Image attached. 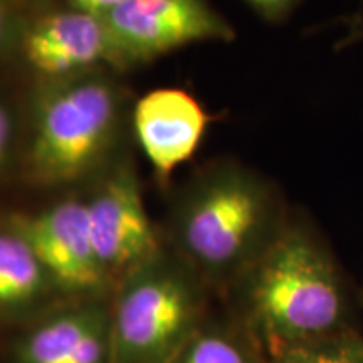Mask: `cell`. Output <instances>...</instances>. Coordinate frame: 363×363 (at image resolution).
<instances>
[{"label": "cell", "mask_w": 363, "mask_h": 363, "mask_svg": "<svg viewBox=\"0 0 363 363\" xmlns=\"http://www.w3.org/2000/svg\"><path fill=\"white\" fill-rule=\"evenodd\" d=\"M229 294L233 315L267 355L291 345L363 331L360 291L305 212L291 211Z\"/></svg>", "instance_id": "1"}, {"label": "cell", "mask_w": 363, "mask_h": 363, "mask_svg": "<svg viewBox=\"0 0 363 363\" xmlns=\"http://www.w3.org/2000/svg\"><path fill=\"white\" fill-rule=\"evenodd\" d=\"M293 208L274 182L235 160H217L187 184L175 240L187 264L229 291L279 234Z\"/></svg>", "instance_id": "2"}, {"label": "cell", "mask_w": 363, "mask_h": 363, "mask_svg": "<svg viewBox=\"0 0 363 363\" xmlns=\"http://www.w3.org/2000/svg\"><path fill=\"white\" fill-rule=\"evenodd\" d=\"M120 121V89L101 69L48 81L33 115V179L49 189L86 179L110 155Z\"/></svg>", "instance_id": "3"}, {"label": "cell", "mask_w": 363, "mask_h": 363, "mask_svg": "<svg viewBox=\"0 0 363 363\" xmlns=\"http://www.w3.org/2000/svg\"><path fill=\"white\" fill-rule=\"evenodd\" d=\"M110 311L113 363H170L206 323L203 279L160 252L121 281Z\"/></svg>", "instance_id": "4"}, {"label": "cell", "mask_w": 363, "mask_h": 363, "mask_svg": "<svg viewBox=\"0 0 363 363\" xmlns=\"http://www.w3.org/2000/svg\"><path fill=\"white\" fill-rule=\"evenodd\" d=\"M121 69L201 43H233L234 27L207 0H126L104 17Z\"/></svg>", "instance_id": "5"}, {"label": "cell", "mask_w": 363, "mask_h": 363, "mask_svg": "<svg viewBox=\"0 0 363 363\" xmlns=\"http://www.w3.org/2000/svg\"><path fill=\"white\" fill-rule=\"evenodd\" d=\"M84 203L94 252L110 283L123 281L162 252L130 160L113 167Z\"/></svg>", "instance_id": "6"}, {"label": "cell", "mask_w": 363, "mask_h": 363, "mask_svg": "<svg viewBox=\"0 0 363 363\" xmlns=\"http://www.w3.org/2000/svg\"><path fill=\"white\" fill-rule=\"evenodd\" d=\"M9 229L33 247L59 293L94 299L110 284L94 252L81 199L59 201L33 216L12 217Z\"/></svg>", "instance_id": "7"}, {"label": "cell", "mask_w": 363, "mask_h": 363, "mask_svg": "<svg viewBox=\"0 0 363 363\" xmlns=\"http://www.w3.org/2000/svg\"><path fill=\"white\" fill-rule=\"evenodd\" d=\"M27 62L48 81L99 71L101 66L121 69L120 57L103 17L71 9L49 13L27 30Z\"/></svg>", "instance_id": "8"}, {"label": "cell", "mask_w": 363, "mask_h": 363, "mask_svg": "<svg viewBox=\"0 0 363 363\" xmlns=\"http://www.w3.org/2000/svg\"><path fill=\"white\" fill-rule=\"evenodd\" d=\"M208 121L202 104L179 88L153 89L136 101V140L162 184L197 152Z\"/></svg>", "instance_id": "9"}, {"label": "cell", "mask_w": 363, "mask_h": 363, "mask_svg": "<svg viewBox=\"0 0 363 363\" xmlns=\"http://www.w3.org/2000/svg\"><path fill=\"white\" fill-rule=\"evenodd\" d=\"M59 293L26 239L0 230V313L26 315Z\"/></svg>", "instance_id": "10"}, {"label": "cell", "mask_w": 363, "mask_h": 363, "mask_svg": "<svg viewBox=\"0 0 363 363\" xmlns=\"http://www.w3.org/2000/svg\"><path fill=\"white\" fill-rule=\"evenodd\" d=\"M108 308L98 299L51 313L34 326L17 348L19 363H67L94 321Z\"/></svg>", "instance_id": "11"}, {"label": "cell", "mask_w": 363, "mask_h": 363, "mask_svg": "<svg viewBox=\"0 0 363 363\" xmlns=\"http://www.w3.org/2000/svg\"><path fill=\"white\" fill-rule=\"evenodd\" d=\"M170 363H271L262 345L234 315L203 323Z\"/></svg>", "instance_id": "12"}, {"label": "cell", "mask_w": 363, "mask_h": 363, "mask_svg": "<svg viewBox=\"0 0 363 363\" xmlns=\"http://www.w3.org/2000/svg\"><path fill=\"white\" fill-rule=\"evenodd\" d=\"M271 363H363V331L291 345L271 353Z\"/></svg>", "instance_id": "13"}, {"label": "cell", "mask_w": 363, "mask_h": 363, "mask_svg": "<svg viewBox=\"0 0 363 363\" xmlns=\"http://www.w3.org/2000/svg\"><path fill=\"white\" fill-rule=\"evenodd\" d=\"M67 363H113L110 308L94 321Z\"/></svg>", "instance_id": "14"}, {"label": "cell", "mask_w": 363, "mask_h": 363, "mask_svg": "<svg viewBox=\"0 0 363 363\" xmlns=\"http://www.w3.org/2000/svg\"><path fill=\"white\" fill-rule=\"evenodd\" d=\"M254 11L269 24H281L288 19L301 0H246Z\"/></svg>", "instance_id": "15"}, {"label": "cell", "mask_w": 363, "mask_h": 363, "mask_svg": "<svg viewBox=\"0 0 363 363\" xmlns=\"http://www.w3.org/2000/svg\"><path fill=\"white\" fill-rule=\"evenodd\" d=\"M74 11L91 13L96 17H106L108 13L123 6L126 0H69Z\"/></svg>", "instance_id": "16"}, {"label": "cell", "mask_w": 363, "mask_h": 363, "mask_svg": "<svg viewBox=\"0 0 363 363\" xmlns=\"http://www.w3.org/2000/svg\"><path fill=\"white\" fill-rule=\"evenodd\" d=\"M12 138V118L6 108L0 104V167L6 160L7 150L11 147Z\"/></svg>", "instance_id": "17"}, {"label": "cell", "mask_w": 363, "mask_h": 363, "mask_svg": "<svg viewBox=\"0 0 363 363\" xmlns=\"http://www.w3.org/2000/svg\"><path fill=\"white\" fill-rule=\"evenodd\" d=\"M9 35V17L6 12V7L0 2V48H2L4 43H6Z\"/></svg>", "instance_id": "18"}, {"label": "cell", "mask_w": 363, "mask_h": 363, "mask_svg": "<svg viewBox=\"0 0 363 363\" xmlns=\"http://www.w3.org/2000/svg\"><path fill=\"white\" fill-rule=\"evenodd\" d=\"M360 296H362V308H363V288H362V291H360Z\"/></svg>", "instance_id": "19"}]
</instances>
